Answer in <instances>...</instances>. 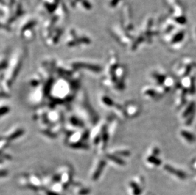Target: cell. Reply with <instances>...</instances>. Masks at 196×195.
I'll return each instance as SVG.
<instances>
[{"label": "cell", "instance_id": "cell-21", "mask_svg": "<svg viewBox=\"0 0 196 195\" xmlns=\"http://www.w3.org/2000/svg\"><path fill=\"white\" fill-rule=\"evenodd\" d=\"M147 95H150V96H154V91H153V90H149V91H148L147 92Z\"/></svg>", "mask_w": 196, "mask_h": 195}, {"label": "cell", "instance_id": "cell-10", "mask_svg": "<svg viewBox=\"0 0 196 195\" xmlns=\"http://www.w3.org/2000/svg\"><path fill=\"white\" fill-rule=\"evenodd\" d=\"M164 169L169 173L175 174V175H176V176H178L180 179H184L186 177V174L183 171H181V170H175L174 168L171 167V166H169V165H166L164 167Z\"/></svg>", "mask_w": 196, "mask_h": 195}, {"label": "cell", "instance_id": "cell-16", "mask_svg": "<svg viewBox=\"0 0 196 195\" xmlns=\"http://www.w3.org/2000/svg\"><path fill=\"white\" fill-rule=\"evenodd\" d=\"M194 108H195L194 103H191V104H190V105H189V106L188 107V108L185 111L183 116H184V117H187V116H188L189 115L191 114L190 113H191V112H192V111H194Z\"/></svg>", "mask_w": 196, "mask_h": 195}, {"label": "cell", "instance_id": "cell-19", "mask_svg": "<svg viewBox=\"0 0 196 195\" xmlns=\"http://www.w3.org/2000/svg\"><path fill=\"white\" fill-rule=\"evenodd\" d=\"M155 79L157 80L158 82H159V84H163V82H164L165 78L163 76L161 75H155Z\"/></svg>", "mask_w": 196, "mask_h": 195}, {"label": "cell", "instance_id": "cell-6", "mask_svg": "<svg viewBox=\"0 0 196 195\" xmlns=\"http://www.w3.org/2000/svg\"><path fill=\"white\" fill-rule=\"evenodd\" d=\"M106 163L105 160L104 159L96 160L95 161L90 170L89 177L90 181L95 182L99 179L106 166Z\"/></svg>", "mask_w": 196, "mask_h": 195}, {"label": "cell", "instance_id": "cell-15", "mask_svg": "<svg viewBox=\"0 0 196 195\" xmlns=\"http://www.w3.org/2000/svg\"><path fill=\"white\" fill-rule=\"evenodd\" d=\"M130 186L133 189V194L134 195H140L141 193V190L138 186V185L136 184L135 183H131L130 184Z\"/></svg>", "mask_w": 196, "mask_h": 195}, {"label": "cell", "instance_id": "cell-4", "mask_svg": "<svg viewBox=\"0 0 196 195\" xmlns=\"http://www.w3.org/2000/svg\"><path fill=\"white\" fill-rule=\"evenodd\" d=\"M17 183L21 188L32 191H40L45 188L42 177L34 173H25L20 175L17 179Z\"/></svg>", "mask_w": 196, "mask_h": 195}, {"label": "cell", "instance_id": "cell-20", "mask_svg": "<svg viewBox=\"0 0 196 195\" xmlns=\"http://www.w3.org/2000/svg\"><path fill=\"white\" fill-rule=\"evenodd\" d=\"M116 155H122V156H129L130 155V152H128V151H118V152H115Z\"/></svg>", "mask_w": 196, "mask_h": 195}, {"label": "cell", "instance_id": "cell-17", "mask_svg": "<svg viewBox=\"0 0 196 195\" xmlns=\"http://www.w3.org/2000/svg\"><path fill=\"white\" fill-rule=\"evenodd\" d=\"M148 161L150 163H153L155 165H159L161 163V161L154 157H150L148 158Z\"/></svg>", "mask_w": 196, "mask_h": 195}, {"label": "cell", "instance_id": "cell-5", "mask_svg": "<svg viewBox=\"0 0 196 195\" xmlns=\"http://www.w3.org/2000/svg\"><path fill=\"white\" fill-rule=\"evenodd\" d=\"M59 177L60 181L68 188L72 184L74 169L71 165L64 164L58 167L55 172Z\"/></svg>", "mask_w": 196, "mask_h": 195}, {"label": "cell", "instance_id": "cell-11", "mask_svg": "<svg viewBox=\"0 0 196 195\" xmlns=\"http://www.w3.org/2000/svg\"><path fill=\"white\" fill-rule=\"evenodd\" d=\"M106 158L107 160H111L114 163L119 165H124L125 164V162L124 160L121 159L119 157H117L116 155H112V154H107L106 155Z\"/></svg>", "mask_w": 196, "mask_h": 195}, {"label": "cell", "instance_id": "cell-9", "mask_svg": "<svg viewBox=\"0 0 196 195\" xmlns=\"http://www.w3.org/2000/svg\"><path fill=\"white\" fill-rule=\"evenodd\" d=\"M72 189L75 195H90L91 193V189L90 188L80 183H76L73 184Z\"/></svg>", "mask_w": 196, "mask_h": 195}, {"label": "cell", "instance_id": "cell-22", "mask_svg": "<svg viewBox=\"0 0 196 195\" xmlns=\"http://www.w3.org/2000/svg\"><path fill=\"white\" fill-rule=\"evenodd\" d=\"M61 195H63V194H61Z\"/></svg>", "mask_w": 196, "mask_h": 195}, {"label": "cell", "instance_id": "cell-7", "mask_svg": "<svg viewBox=\"0 0 196 195\" xmlns=\"http://www.w3.org/2000/svg\"><path fill=\"white\" fill-rule=\"evenodd\" d=\"M26 134V129L21 125H13L10 128L3 136L10 143L21 138Z\"/></svg>", "mask_w": 196, "mask_h": 195}, {"label": "cell", "instance_id": "cell-1", "mask_svg": "<svg viewBox=\"0 0 196 195\" xmlns=\"http://www.w3.org/2000/svg\"><path fill=\"white\" fill-rule=\"evenodd\" d=\"M77 82L71 83L65 78H58L50 79L49 82L48 95L52 100L50 106H54L56 104H65L66 101H72L76 96L72 95L73 90L77 88Z\"/></svg>", "mask_w": 196, "mask_h": 195}, {"label": "cell", "instance_id": "cell-14", "mask_svg": "<svg viewBox=\"0 0 196 195\" xmlns=\"http://www.w3.org/2000/svg\"><path fill=\"white\" fill-rule=\"evenodd\" d=\"M40 192L41 195H61L58 194L57 193L55 192L54 191H53L52 189L48 188H45L43 189H41Z\"/></svg>", "mask_w": 196, "mask_h": 195}, {"label": "cell", "instance_id": "cell-3", "mask_svg": "<svg viewBox=\"0 0 196 195\" xmlns=\"http://www.w3.org/2000/svg\"><path fill=\"white\" fill-rule=\"evenodd\" d=\"M90 131L85 128L74 131H66V135L63 139V143L67 147L74 150H84L89 149L86 141L89 138Z\"/></svg>", "mask_w": 196, "mask_h": 195}, {"label": "cell", "instance_id": "cell-2", "mask_svg": "<svg viewBox=\"0 0 196 195\" xmlns=\"http://www.w3.org/2000/svg\"><path fill=\"white\" fill-rule=\"evenodd\" d=\"M85 89L77 92L72 103V110L77 116L84 122L86 125H95L99 122V117L93 109Z\"/></svg>", "mask_w": 196, "mask_h": 195}, {"label": "cell", "instance_id": "cell-18", "mask_svg": "<svg viewBox=\"0 0 196 195\" xmlns=\"http://www.w3.org/2000/svg\"><path fill=\"white\" fill-rule=\"evenodd\" d=\"M9 174L8 170H7V169H0V179H4L8 177Z\"/></svg>", "mask_w": 196, "mask_h": 195}, {"label": "cell", "instance_id": "cell-12", "mask_svg": "<svg viewBox=\"0 0 196 195\" xmlns=\"http://www.w3.org/2000/svg\"><path fill=\"white\" fill-rule=\"evenodd\" d=\"M100 101L107 106H112L114 105V101L109 96H103L100 98Z\"/></svg>", "mask_w": 196, "mask_h": 195}, {"label": "cell", "instance_id": "cell-13", "mask_svg": "<svg viewBox=\"0 0 196 195\" xmlns=\"http://www.w3.org/2000/svg\"><path fill=\"white\" fill-rule=\"evenodd\" d=\"M182 136L184 138H185V139L189 141V142H194V141H195V136L192 134H191L189 132H187V131H182Z\"/></svg>", "mask_w": 196, "mask_h": 195}, {"label": "cell", "instance_id": "cell-8", "mask_svg": "<svg viewBox=\"0 0 196 195\" xmlns=\"http://www.w3.org/2000/svg\"><path fill=\"white\" fill-rule=\"evenodd\" d=\"M72 68H74V69H86L89 71L93 72L97 74V73H99L101 71L100 67L98 66L97 65H94V64H89V63H84L83 62H75L73 63L72 64Z\"/></svg>", "mask_w": 196, "mask_h": 195}]
</instances>
